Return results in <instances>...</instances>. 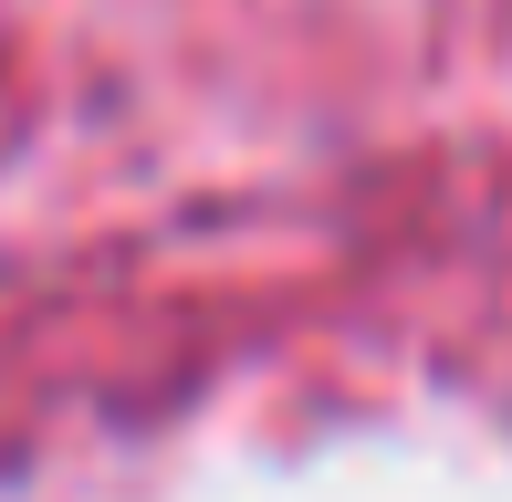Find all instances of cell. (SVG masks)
Masks as SVG:
<instances>
[]
</instances>
